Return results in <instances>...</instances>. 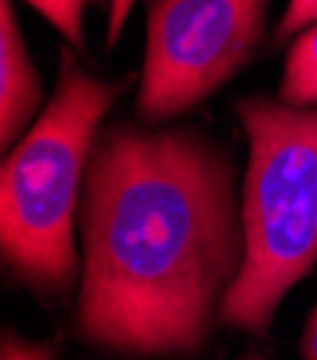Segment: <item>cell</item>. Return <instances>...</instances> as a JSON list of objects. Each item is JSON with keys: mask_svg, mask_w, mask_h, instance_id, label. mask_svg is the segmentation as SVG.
<instances>
[{"mask_svg": "<svg viewBox=\"0 0 317 360\" xmlns=\"http://www.w3.org/2000/svg\"><path fill=\"white\" fill-rule=\"evenodd\" d=\"M269 0H149L138 115L163 123L209 101L252 63Z\"/></svg>", "mask_w": 317, "mask_h": 360, "instance_id": "277c9868", "label": "cell"}, {"mask_svg": "<svg viewBox=\"0 0 317 360\" xmlns=\"http://www.w3.org/2000/svg\"><path fill=\"white\" fill-rule=\"evenodd\" d=\"M240 360H266V357H260V354H243Z\"/></svg>", "mask_w": 317, "mask_h": 360, "instance_id": "7c38bea8", "label": "cell"}, {"mask_svg": "<svg viewBox=\"0 0 317 360\" xmlns=\"http://www.w3.org/2000/svg\"><path fill=\"white\" fill-rule=\"evenodd\" d=\"M249 163L240 195L243 266L220 321L266 335L275 311L317 263V106L263 95L235 103Z\"/></svg>", "mask_w": 317, "mask_h": 360, "instance_id": "3957f363", "label": "cell"}, {"mask_svg": "<svg viewBox=\"0 0 317 360\" xmlns=\"http://www.w3.org/2000/svg\"><path fill=\"white\" fill-rule=\"evenodd\" d=\"M134 0H109V29H106V49H112L117 37L123 34V26L129 20V12Z\"/></svg>", "mask_w": 317, "mask_h": 360, "instance_id": "30bf717a", "label": "cell"}, {"mask_svg": "<svg viewBox=\"0 0 317 360\" xmlns=\"http://www.w3.org/2000/svg\"><path fill=\"white\" fill-rule=\"evenodd\" d=\"M306 360H317V300L314 309L309 311V321H306V332H303V346H300Z\"/></svg>", "mask_w": 317, "mask_h": 360, "instance_id": "8fae6325", "label": "cell"}, {"mask_svg": "<svg viewBox=\"0 0 317 360\" xmlns=\"http://www.w3.org/2000/svg\"><path fill=\"white\" fill-rule=\"evenodd\" d=\"M123 83L83 72L60 52L52 101L0 166V257L15 286L66 303L77 283L75 229L98 129Z\"/></svg>", "mask_w": 317, "mask_h": 360, "instance_id": "7a4b0ae2", "label": "cell"}, {"mask_svg": "<svg viewBox=\"0 0 317 360\" xmlns=\"http://www.w3.org/2000/svg\"><path fill=\"white\" fill-rule=\"evenodd\" d=\"M314 23H317V0H289L271 43H275V46H283V43H289L297 34H303Z\"/></svg>", "mask_w": 317, "mask_h": 360, "instance_id": "ba28073f", "label": "cell"}, {"mask_svg": "<svg viewBox=\"0 0 317 360\" xmlns=\"http://www.w3.org/2000/svg\"><path fill=\"white\" fill-rule=\"evenodd\" d=\"M77 338L123 357L203 352L243 266L235 163L212 134L117 123L80 200Z\"/></svg>", "mask_w": 317, "mask_h": 360, "instance_id": "6da1fadb", "label": "cell"}, {"mask_svg": "<svg viewBox=\"0 0 317 360\" xmlns=\"http://www.w3.org/2000/svg\"><path fill=\"white\" fill-rule=\"evenodd\" d=\"M278 95L289 106H317V23L292 40Z\"/></svg>", "mask_w": 317, "mask_h": 360, "instance_id": "8992f818", "label": "cell"}, {"mask_svg": "<svg viewBox=\"0 0 317 360\" xmlns=\"http://www.w3.org/2000/svg\"><path fill=\"white\" fill-rule=\"evenodd\" d=\"M0 360H58V346L49 340H26L12 329H4Z\"/></svg>", "mask_w": 317, "mask_h": 360, "instance_id": "9c48e42d", "label": "cell"}, {"mask_svg": "<svg viewBox=\"0 0 317 360\" xmlns=\"http://www.w3.org/2000/svg\"><path fill=\"white\" fill-rule=\"evenodd\" d=\"M26 4L46 18L63 34V40H69L72 49H86L83 15L95 0H26Z\"/></svg>", "mask_w": 317, "mask_h": 360, "instance_id": "52a82bcc", "label": "cell"}, {"mask_svg": "<svg viewBox=\"0 0 317 360\" xmlns=\"http://www.w3.org/2000/svg\"><path fill=\"white\" fill-rule=\"evenodd\" d=\"M43 106V83L29 60L12 0H0V149L9 152Z\"/></svg>", "mask_w": 317, "mask_h": 360, "instance_id": "5b68a950", "label": "cell"}]
</instances>
